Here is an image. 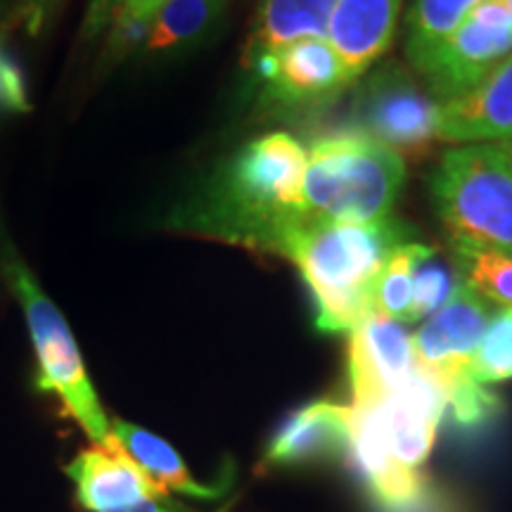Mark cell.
Listing matches in <instances>:
<instances>
[{
  "mask_svg": "<svg viewBox=\"0 0 512 512\" xmlns=\"http://www.w3.org/2000/svg\"><path fill=\"white\" fill-rule=\"evenodd\" d=\"M403 242L392 216L377 223L299 221L283 235L278 254L302 273L316 304L318 330L342 335L373 316L377 275Z\"/></svg>",
  "mask_w": 512,
  "mask_h": 512,
  "instance_id": "obj_2",
  "label": "cell"
},
{
  "mask_svg": "<svg viewBox=\"0 0 512 512\" xmlns=\"http://www.w3.org/2000/svg\"><path fill=\"white\" fill-rule=\"evenodd\" d=\"M119 5L121 0H91L86 8V17H83V38L93 41L107 27H112V19L117 15Z\"/></svg>",
  "mask_w": 512,
  "mask_h": 512,
  "instance_id": "obj_27",
  "label": "cell"
},
{
  "mask_svg": "<svg viewBox=\"0 0 512 512\" xmlns=\"http://www.w3.org/2000/svg\"><path fill=\"white\" fill-rule=\"evenodd\" d=\"M458 285L460 280H456V275L448 271L441 261L434 259V254L420 261L418 268H415L413 304L406 323H418V320H425L432 313H437L451 299Z\"/></svg>",
  "mask_w": 512,
  "mask_h": 512,
  "instance_id": "obj_24",
  "label": "cell"
},
{
  "mask_svg": "<svg viewBox=\"0 0 512 512\" xmlns=\"http://www.w3.org/2000/svg\"><path fill=\"white\" fill-rule=\"evenodd\" d=\"M418 368L413 339L401 323L373 313L349 335V380L354 403H370L401 387Z\"/></svg>",
  "mask_w": 512,
  "mask_h": 512,
  "instance_id": "obj_11",
  "label": "cell"
},
{
  "mask_svg": "<svg viewBox=\"0 0 512 512\" xmlns=\"http://www.w3.org/2000/svg\"><path fill=\"white\" fill-rule=\"evenodd\" d=\"M512 133V55L479 86L441 105L439 140L453 145L498 143Z\"/></svg>",
  "mask_w": 512,
  "mask_h": 512,
  "instance_id": "obj_14",
  "label": "cell"
},
{
  "mask_svg": "<svg viewBox=\"0 0 512 512\" xmlns=\"http://www.w3.org/2000/svg\"><path fill=\"white\" fill-rule=\"evenodd\" d=\"M112 430L121 448L136 460L140 470L150 477V482L155 484L164 496H169L171 491L195 498L219 496V491L197 482V479L190 475L188 467H185L181 456L176 453V448L166 444L164 439H159L157 434L124 420H112Z\"/></svg>",
  "mask_w": 512,
  "mask_h": 512,
  "instance_id": "obj_17",
  "label": "cell"
},
{
  "mask_svg": "<svg viewBox=\"0 0 512 512\" xmlns=\"http://www.w3.org/2000/svg\"><path fill=\"white\" fill-rule=\"evenodd\" d=\"M356 406L370 408L389 453L408 470H420L430 458L437 430L446 415V382L418 366L394 392Z\"/></svg>",
  "mask_w": 512,
  "mask_h": 512,
  "instance_id": "obj_9",
  "label": "cell"
},
{
  "mask_svg": "<svg viewBox=\"0 0 512 512\" xmlns=\"http://www.w3.org/2000/svg\"><path fill=\"white\" fill-rule=\"evenodd\" d=\"M356 112L358 128L401 157L425 155L439 140L441 102L396 64L370 76L358 95Z\"/></svg>",
  "mask_w": 512,
  "mask_h": 512,
  "instance_id": "obj_7",
  "label": "cell"
},
{
  "mask_svg": "<svg viewBox=\"0 0 512 512\" xmlns=\"http://www.w3.org/2000/svg\"><path fill=\"white\" fill-rule=\"evenodd\" d=\"M444 382L448 394L446 413H451V420L456 422L460 430H477V427L494 420L501 411L498 396L489 392L484 384L472 380L467 373Z\"/></svg>",
  "mask_w": 512,
  "mask_h": 512,
  "instance_id": "obj_23",
  "label": "cell"
},
{
  "mask_svg": "<svg viewBox=\"0 0 512 512\" xmlns=\"http://www.w3.org/2000/svg\"><path fill=\"white\" fill-rule=\"evenodd\" d=\"M76 501L88 512H121L145 501L164 498L124 448L91 444L67 465Z\"/></svg>",
  "mask_w": 512,
  "mask_h": 512,
  "instance_id": "obj_12",
  "label": "cell"
},
{
  "mask_svg": "<svg viewBox=\"0 0 512 512\" xmlns=\"http://www.w3.org/2000/svg\"><path fill=\"white\" fill-rule=\"evenodd\" d=\"M29 95L27 83L19 64L12 60V55L0 46V112H27Z\"/></svg>",
  "mask_w": 512,
  "mask_h": 512,
  "instance_id": "obj_25",
  "label": "cell"
},
{
  "mask_svg": "<svg viewBox=\"0 0 512 512\" xmlns=\"http://www.w3.org/2000/svg\"><path fill=\"white\" fill-rule=\"evenodd\" d=\"M501 3L505 5V10H508L510 17H512V0H501Z\"/></svg>",
  "mask_w": 512,
  "mask_h": 512,
  "instance_id": "obj_29",
  "label": "cell"
},
{
  "mask_svg": "<svg viewBox=\"0 0 512 512\" xmlns=\"http://www.w3.org/2000/svg\"><path fill=\"white\" fill-rule=\"evenodd\" d=\"M465 373L479 384L512 380V306L491 313Z\"/></svg>",
  "mask_w": 512,
  "mask_h": 512,
  "instance_id": "obj_22",
  "label": "cell"
},
{
  "mask_svg": "<svg viewBox=\"0 0 512 512\" xmlns=\"http://www.w3.org/2000/svg\"><path fill=\"white\" fill-rule=\"evenodd\" d=\"M432 190L453 249L512 254V162L494 143L446 150Z\"/></svg>",
  "mask_w": 512,
  "mask_h": 512,
  "instance_id": "obj_4",
  "label": "cell"
},
{
  "mask_svg": "<svg viewBox=\"0 0 512 512\" xmlns=\"http://www.w3.org/2000/svg\"><path fill=\"white\" fill-rule=\"evenodd\" d=\"M406 183V159L361 128L318 138L309 150L302 221L377 223L392 216Z\"/></svg>",
  "mask_w": 512,
  "mask_h": 512,
  "instance_id": "obj_3",
  "label": "cell"
},
{
  "mask_svg": "<svg viewBox=\"0 0 512 512\" xmlns=\"http://www.w3.org/2000/svg\"><path fill=\"white\" fill-rule=\"evenodd\" d=\"M489 318V302L460 280L451 299L411 335L418 366L430 370L441 380L465 375L467 363L482 342Z\"/></svg>",
  "mask_w": 512,
  "mask_h": 512,
  "instance_id": "obj_10",
  "label": "cell"
},
{
  "mask_svg": "<svg viewBox=\"0 0 512 512\" xmlns=\"http://www.w3.org/2000/svg\"><path fill=\"white\" fill-rule=\"evenodd\" d=\"M306 162L309 152L285 131L249 140L221 166L181 223L278 254L283 235L302 221Z\"/></svg>",
  "mask_w": 512,
  "mask_h": 512,
  "instance_id": "obj_1",
  "label": "cell"
},
{
  "mask_svg": "<svg viewBox=\"0 0 512 512\" xmlns=\"http://www.w3.org/2000/svg\"><path fill=\"white\" fill-rule=\"evenodd\" d=\"M62 0H22L19 3V22L29 36H41L60 10Z\"/></svg>",
  "mask_w": 512,
  "mask_h": 512,
  "instance_id": "obj_26",
  "label": "cell"
},
{
  "mask_svg": "<svg viewBox=\"0 0 512 512\" xmlns=\"http://www.w3.org/2000/svg\"><path fill=\"white\" fill-rule=\"evenodd\" d=\"M463 283L491 304L512 306V254L501 249L456 247Z\"/></svg>",
  "mask_w": 512,
  "mask_h": 512,
  "instance_id": "obj_21",
  "label": "cell"
},
{
  "mask_svg": "<svg viewBox=\"0 0 512 512\" xmlns=\"http://www.w3.org/2000/svg\"><path fill=\"white\" fill-rule=\"evenodd\" d=\"M230 0H166L147 24L140 53L169 55L202 41L219 24Z\"/></svg>",
  "mask_w": 512,
  "mask_h": 512,
  "instance_id": "obj_18",
  "label": "cell"
},
{
  "mask_svg": "<svg viewBox=\"0 0 512 512\" xmlns=\"http://www.w3.org/2000/svg\"><path fill=\"white\" fill-rule=\"evenodd\" d=\"M512 55V17L501 0H482L456 31L413 64L441 105L470 93Z\"/></svg>",
  "mask_w": 512,
  "mask_h": 512,
  "instance_id": "obj_6",
  "label": "cell"
},
{
  "mask_svg": "<svg viewBox=\"0 0 512 512\" xmlns=\"http://www.w3.org/2000/svg\"><path fill=\"white\" fill-rule=\"evenodd\" d=\"M5 278L15 292L27 318L31 344L38 358V387L53 392L62 401L64 411L88 434L91 444L119 448L112 422L98 399V392L88 380L81 361L79 344L69 330L60 309L50 302L36 278L19 256L5 259Z\"/></svg>",
  "mask_w": 512,
  "mask_h": 512,
  "instance_id": "obj_5",
  "label": "cell"
},
{
  "mask_svg": "<svg viewBox=\"0 0 512 512\" xmlns=\"http://www.w3.org/2000/svg\"><path fill=\"white\" fill-rule=\"evenodd\" d=\"M351 406L313 401L283 422L266 448V465H302L349 453Z\"/></svg>",
  "mask_w": 512,
  "mask_h": 512,
  "instance_id": "obj_15",
  "label": "cell"
},
{
  "mask_svg": "<svg viewBox=\"0 0 512 512\" xmlns=\"http://www.w3.org/2000/svg\"><path fill=\"white\" fill-rule=\"evenodd\" d=\"M401 5L403 0H335L325 38L342 60L351 83L366 76L392 48Z\"/></svg>",
  "mask_w": 512,
  "mask_h": 512,
  "instance_id": "obj_13",
  "label": "cell"
},
{
  "mask_svg": "<svg viewBox=\"0 0 512 512\" xmlns=\"http://www.w3.org/2000/svg\"><path fill=\"white\" fill-rule=\"evenodd\" d=\"M482 0H413L406 15V57L415 64L456 31Z\"/></svg>",
  "mask_w": 512,
  "mask_h": 512,
  "instance_id": "obj_20",
  "label": "cell"
},
{
  "mask_svg": "<svg viewBox=\"0 0 512 512\" xmlns=\"http://www.w3.org/2000/svg\"><path fill=\"white\" fill-rule=\"evenodd\" d=\"M335 0H259L245 46V64L302 38L328 34Z\"/></svg>",
  "mask_w": 512,
  "mask_h": 512,
  "instance_id": "obj_16",
  "label": "cell"
},
{
  "mask_svg": "<svg viewBox=\"0 0 512 512\" xmlns=\"http://www.w3.org/2000/svg\"><path fill=\"white\" fill-rule=\"evenodd\" d=\"M434 254V247L422 245V242H401L399 247L389 254L387 264L377 275L373 292V311L384 318H392L396 323H406L408 311L413 304V283L415 268L420 261Z\"/></svg>",
  "mask_w": 512,
  "mask_h": 512,
  "instance_id": "obj_19",
  "label": "cell"
},
{
  "mask_svg": "<svg viewBox=\"0 0 512 512\" xmlns=\"http://www.w3.org/2000/svg\"><path fill=\"white\" fill-rule=\"evenodd\" d=\"M494 145L512 162V133H510V136H505L503 140H498V143H494Z\"/></svg>",
  "mask_w": 512,
  "mask_h": 512,
  "instance_id": "obj_28",
  "label": "cell"
},
{
  "mask_svg": "<svg viewBox=\"0 0 512 512\" xmlns=\"http://www.w3.org/2000/svg\"><path fill=\"white\" fill-rule=\"evenodd\" d=\"M259 81L261 100L280 110H306L335 100L354 86L328 38H302L278 53L247 64Z\"/></svg>",
  "mask_w": 512,
  "mask_h": 512,
  "instance_id": "obj_8",
  "label": "cell"
}]
</instances>
